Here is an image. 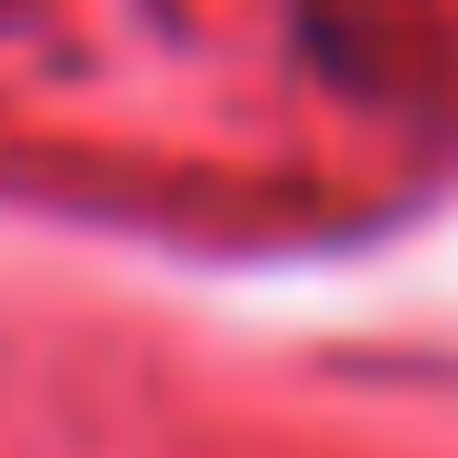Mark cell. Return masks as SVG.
Masks as SVG:
<instances>
[{"mask_svg":"<svg viewBox=\"0 0 458 458\" xmlns=\"http://www.w3.org/2000/svg\"><path fill=\"white\" fill-rule=\"evenodd\" d=\"M0 11H11V0H0Z\"/></svg>","mask_w":458,"mask_h":458,"instance_id":"obj_1","label":"cell"}]
</instances>
